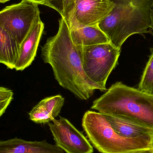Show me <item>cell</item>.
<instances>
[{"mask_svg": "<svg viewBox=\"0 0 153 153\" xmlns=\"http://www.w3.org/2000/svg\"><path fill=\"white\" fill-rule=\"evenodd\" d=\"M112 0H72L63 18L69 29L95 26L114 8Z\"/></svg>", "mask_w": 153, "mask_h": 153, "instance_id": "obj_7", "label": "cell"}, {"mask_svg": "<svg viewBox=\"0 0 153 153\" xmlns=\"http://www.w3.org/2000/svg\"><path fill=\"white\" fill-rule=\"evenodd\" d=\"M10 1V0H0V3H4L8 1Z\"/></svg>", "mask_w": 153, "mask_h": 153, "instance_id": "obj_21", "label": "cell"}, {"mask_svg": "<svg viewBox=\"0 0 153 153\" xmlns=\"http://www.w3.org/2000/svg\"><path fill=\"white\" fill-rule=\"evenodd\" d=\"M75 47L86 76L107 91L106 82L117 64L120 50L110 43Z\"/></svg>", "mask_w": 153, "mask_h": 153, "instance_id": "obj_5", "label": "cell"}, {"mask_svg": "<svg viewBox=\"0 0 153 153\" xmlns=\"http://www.w3.org/2000/svg\"><path fill=\"white\" fill-rule=\"evenodd\" d=\"M41 56L45 63L51 65L59 85L78 99L86 100L95 90L104 91L85 73L69 27L62 17L57 34L48 39L42 47Z\"/></svg>", "mask_w": 153, "mask_h": 153, "instance_id": "obj_1", "label": "cell"}, {"mask_svg": "<svg viewBox=\"0 0 153 153\" xmlns=\"http://www.w3.org/2000/svg\"><path fill=\"white\" fill-rule=\"evenodd\" d=\"M151 19H152V28L153 30V1L152 3V12H151Z\"/></svg>", "mask_w": 153, "mask_h": 153, "instance_id": "obj_20", "label": "cell"}, {"mask_svg": "<svg viewBox=\"0 0 153 153\" xmlns=\"http://www.w3.org/2000/svg\"><path fill=\"white\" fill-rule=\"evenodd\" d=\"M151 147L153 149V137L152 139V142L151 143Z\"/></svg>", "mask_w": 153, "mask_h": 153, "instance_id": "obj_22", "label": "cell"}, {"mask_svg": "<svg viewBox=\"0 0 153 153\" xmlns=\"http://www.w3.org/2000/svg\"><path fill=\"white\" fill-rule=\"evenodd\" d=\"M138 89L153 95V51L143 73Z\"/></svg>", "mask_w": 153, "mask_h": 153, "instance_id": "obj_15", "label": "cell"}, {"mask_svg": "<svg viewBox=\"0 0 153 153\" xmlns=\"http://www.w3.org/2000/svg\"><path fill=\"white\" fill-rule=\"evenodd\" d=\"M48 123L55 145L66 153H93L90 141L67 119L60 117Z\"/></svg>", "mask_w": 153, "mask_h": 153, "instance_id": "obj_8", "label": "cell"}, {"mask_svg": "<svg viewBox=\"0 0 153 153\" xmlns=\"http://www.w3.org/2000/svg\"><path fill=\"white\" fill-rule=\"evenodd\" d=\"M132 153H153V149L151 147V148H148V149L141 150V151Z\"/></svg>", "mask_w": 153, "mask_h": 153, "instance_id": "obj_19", "label": "cell"}, {"mask_svg": "<svg viewBox=\"0 0 153 153\" xmlns=\"http://www.w3.org/2000/svg\"><path fill=\"white\" fill-rule=\"evenodd\" d=\"M41 19L38 4L27 0L0 11V25L21 45L35 23Z\"/></svg>", "mask_w": 153, "mask_h": 153, "instance_id": "obj_6", "label": "cell"}, {"mask_svg": "<svg viewBox=\"0 0 153 153\" xmlns=\"http://www.w3.org/2000/svg\"><path fill=\"white\" fill-rule=\"evenodd\" d=\"M20 47L18 42L0 25V63L11 70L14 69Z\"/></svg>", "mask_w": 153, "mask_h": 153, "instance_id": "obj_13", "label": "cell"}, {"mask_svg": "<svg viewBox=\"0 0 153 153\" xmlns=\"http://www.w3.org/2000/svg\"><path fill=\"white\" fill-rule=\"evenodd\" d=\"M45 28L41 19L37 22L27 35L20 47L19 55L14 69L22 71L33 62Z\"/></svg>", "mask_w": 153, "mask_h": 153, "instance_id": "obj_10", "label": "cell"}, {"mask_svg": "<svg viewBox=\"0 0 153 153\" xmlns=\"http://www.w3.org/2000/svg\"><path fill=\"white\" fill-rule=\"evenodd\" d=\"M64 102L65 99L62 95H56L45 98L39 103L54 120L59 115Z\"/></svg>", "mask_w": 153, "mask_h": 153, "instance_id": "obj_14", "label": "cell"}, {"mask_svg": "<svg viewBox=\"0 0 153 153\" xmlns=\"http://www.w3.org/2000/svg\"><path fill=\"white\" fill-rule=\"evenodd\" d=\"M103 116L114 131L121 136L151 143L153 137V128H152L129 120L110 115Z\"/></svg>", "mask_w": 153, "mask_h": 153, "instance_id": "obj_9", "label": "cell"}, {"mask_svg": "<svg viewBox=\"0 0 153 153\" xmlns=\"http://www.w3.org/2000/svg\"><path fill=\"white\" fill-rule=\"evenodd\" d=\"M72 0H46L45 5L58 12L63 17L65 12Z\"/></svg>", "mask_w": 153, "mask_h": 153, "instance_id": "obj_17", "label": "cell"}, {"mask_svg": "<svg viewBox=\"0 0 153 153\" xmlns=\"http://www.w3.org/2000/svg\"><path fill=\"white\" fill-rule=\"evenodd\" d=\"M103 115L129 120L153 128V95L121 82L112 85L91 107Z\"/></svg>", "mask_w": 153, "mask_h": 153, "instance_id": "obj_3", "label": "cell"}, {"mask_svg": "<svg viewBox=\"0 0 153 153\" xmlns=\"http://www.w3.org/2000/svg\"><path fill=\"white\" fill-rule=\"evenodd\" d=\"M115 6L98 24L110 43L120 50L130 36L148 33L152 28L153 0H112Z\"/></svg>", "mask_w": 153, "mask_h": 153, "instance_id": "obj_2", "label": "cell"}, {"mask_svg": "<svg viewBox=\"0 0 153 153\" xmlns=\"http://www.w3.org/2000/svg\"><path fill=\"white\" fill-rule=\"evenodd\" d=\"M30 2L36 4H44L45 5L46 0H27Z\"/></svg>", "mask_w": 153, "mask_h": 153, "instance_id": "obj_18", "label": "cell"}, {"mask_svg": "<svg viewBox=\"0 0 153 153\" xmlns=\"http://www.w3.org/2000/svg\"><path fill=\"white\" fill-rule=\"evenodd\" d=\"M70 31L72 40L75 46L110 43L108 39L98 25L70 30Z\"/></svg>", "mask_w": 153, "mask_h": 153, "instance_id": "obj_12", "label": "cell"}, {"mask_svg": "<svg viewBox=\"0 0 153 153\" xmlns=\"http://www.w3.org/2000/svg\"><path fill=\"white\" fill-rule=\"evenodd\" d=\"M12 91L4 87H0V117L4 113L13 100Z\"/></svg>", "mask_w": 153, "mask_h": 153, "instance_id": "obj_16", "label": "cell"}, {"mask_svg": "<svg viewBox=\"0 0 153 153\" xmlns=\"http://www.w3.org/2000/svg\"><path fill=\"white\" fill-rule=\"evenodd\" d=\"M0 153H65L56 145L42 141H25L16 138L0 141Z\"/></svg>", "mask_w": 153, "mask_h": 153, "instance_id": "obj_11", "label": "cell"}, {"mask_svg": "<svg viewBox=\"0 0 153 153\" xmlns=\"http://www.w3.org/2000/svg\"><path fill=\"white\" fill-rule=\"evenodd\" d=\"M82 127L91 144L101 153H132L151 148L148 142L128 139L117 134L100 112H85Z\"/></svg>", "mask_w": 153, "mask_h": 153, "instance_id": "obj_4", "label": "cell"}]
</instances>
